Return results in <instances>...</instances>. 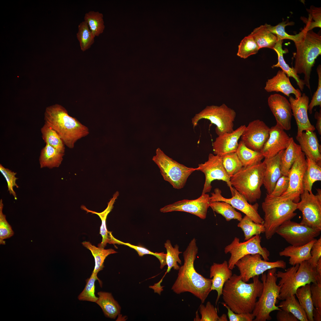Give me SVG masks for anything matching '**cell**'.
<instances>
[{
	"instance_id": "obj_1",
	"label": "cell",
	"mask_w": 321,
	"mask_h": 321,
	"mask_svg": "<svg viewBox=\"0 0 321 321\" xmlns=\"http://www.w3.org/2000/svg\"><path fill=\"white\" fill-rule=\"evenodd\" d=\"M198 250L196 239L193 238L183 253L184 264L178 270L177 278L171 289L177 294L190 292L203 303L212 291V279L204 277L194 268V263Z\"/></svg>"
},
{
	"instance_id": "obj_2",
	"label": "cell",
	"mask_w": 321,
	"mask_h": 321,
	"mask_svg": "<svg viewBox=\"0 0 321 321\" xmlns=\"http://www.w3.org/2000/svg\"><path fill=\"white\" fill-rule=\"evenodd\" d=\"M252 278L253 282L247 283L240 275L234 274L224 285L222 295L224 303L236 313H252L257 298L261 295L263 283L259 276Z\"/></svg>"
},
{
	"instance_id": "obj_3",
	"label": "cell",
	"mask_w": 321,
	"mask_h": 321,
	"mask_svg": "<svg viewBox=\"0 0 321 321\" xmlns=\"http://www.w3.org/2000/svg\"><path fill=\"white\" fill-rule=\"evenodd\" d=\"M44 120V123L57 133L65 145L69 148H73L78 140L89 133L87 127L70 116L66 109L59 104L46 107Z\"/></svg>"
},
{
	"instance_id": "obj_4",
	"label": "cell",
	"mask_w": 321,
	"mask_h": 321,
	"mask_svg": "<svg viewBox=\"0 0 321 321\" xmlns=\"http://www.w3.org/2000/svg\"><path fill=\"white\" fill-rule=\"evenodd\" d=\"M299 33L294 42L296 52L293 54L295 59L294 68L297 74H304L305 85L311 90L312 69L316 59L321 54V36L312 30L307 31L304 27Z\"/></svg>"
},
{
	"instance_id": "obj_5",
	"label": "cell",
	"mask_w": 321,
	"mask_h": 321,
	"mask_svg": "<svg viewBox=\"0 0 321 321\" xmlns=\"http://www.w3.org/2000/svg\"><path fill=\"white\" fill-rule=\"evenodd\" d=\"M262 207L264 213V233L267 240L273 237L283 223L297 215L294 212L297 210V203L291 200H280L270 197L267 193Z\"/></svg>"
},
{
	"instance_id": "obj_6",
	"label": "cell",
	"mask_w": 321,
	"mask_h": 321,
	"mask_svg": "<svg viewBox=\"0 0 321 321\" xmlns=\"http://www.w3.org/2000/svg\"><path fill=\"white\" fill-rule=\"evenodd\" d=\"M265 169L264 162H261L250 167H243L230 177L232 186L250 203L261 197Z\"/></svg>"
},
{
	"instance_id": "obj_7",
	"label": "cell",
	"mask_w": 321,
	"mask_h": 321,
	"mask_svg": "<svg viewBox=\"0 0 321 321\" xmlns=\"http://www.w3.org/2000/svg\"><path fill=\"white\" fill-rule=\"evenodd\" d=\"M275 275L280 278L278 285L281 287L278 300H284L295 295L297 289L307 284L317 282L315 268L307 261L288 268L285 271H278Z\"/></svg>"
},
{
	"instance_id": "obj_8",
	"label": "cell",
	"mask_w": 321,
	"mask_h": 321,
	"mask_svg": "<svg viewBox=\"0 0 321 321\" xmlns=\"http://www.w3.org/2000/svg\"><path fill=\"white\" fill-rule=\"evenodd\" d=\"M276 271V268H274L268 270L267 274L265 273L261 274L263 289L252 312L255 317L253 321L270 320L272 317L270 314L272 311L281 310L276 305L281 288L276 284L278 278L275 275Z\"/></svg>"
},
{
	"instance_id": "obj_9",
	"label": "cell",
	"mask_w": 321,
	"mask_h": 321,
	"mask_svg": "<svg viewBox=\"0 0 321 321\" xmlns=\"http://www.w3.org/2000/svg\"><path fill=\"white\" fill-rule=\"evenodd\" d=\"M152 160L160 169L164 180L176 189L183 188L189 177L196 171V168L187 167L173 159L159 148L156 149Z\"/></svg>"
},
{
	"instance_id": "obj_10",
	"label": "cell",
	"mask_w": 321,
	"mask_h": 321,
	"mask_svg": "<svg viewBox=\"0 0 321 321\" xmlns=\"http://www.w3.org/2000/svg\"><path fill=\"white\" fill-rule=\"evenodd\" d=\"M236 115L234 110L224 103L220 106H207L195 114L192 119L191 122L194 128L201 119L209 120L216 126L215 132L219 136L225 133H231L234 130V122Z\"/></svg>"
},
{
	"instance_id": "obj_11",
	"label": "cell",
	"mask_w": 321,
	"mask_h": 321,
	"mask_svg": "<svg viewBox=\"0 0 321 321\" xmlns=\"http://www.w3.org/2000/svg\"><path fill=\"white\" fill-rule=\"evenodd\" d=\"M261 239L260 235H257L246 241L240 242L238 238L235 237L231 243L226 246L224 249L226 254L229 253L231 254L228 262L229 268L233 270L238 260L249 254H259L264 260L268 261L270 253L266 248L261 246Z\"/></svg>"
},
{
	"instance_id": "obj_12",
	"label": "cell",
	"mask_w": 321,
	"mask_h": 321,
	"mask_svg": "<svg viewBox=\"0 0 321 321\" xmlns=\"http://www.w3.org/2000/svg\"><path fill=\"white\" fill-rule=\"evenodd\" d=\"M242 280L247 282L250 279L259 276L274 268L284 269L286 267V262L283 260L269 262L262 260L259 254H249L245 256L235 263Z\"/></svg>"
},
{
	"instance_id": "obj_13",
	"label": "cell",
	"mask_w": 321,
	"mask_h": 321,
	"mask_svg": "<svg viewBox=\"0 0 321 321\" xmlns=\"http://www.w3.org/2000/svg\"><path fill=\"white\" fill-rule=\"evenodd\" d=\"M297 203V209L301 211L302 218L300 224L321 230V191L316 194L312 191H304Z\"/></svg>"
},
{
	"instance_id": "obj_14",
	"label": "cell",
	"mask_w": 321,
	"mask_h": 321,
	"mask_svg": "<svg viewBox=\"0 0 321 321\" xmlns=\"http://www.w3.org/2000/svg\"><path fill=\"white\" fill-rule=\"evenodd\" d=\"M321 231L289 220L281 225L276 233L291 245L299 246L314 239L320 234Z\"/></svg>"
},
{
	"instance_id": "obj_15",
	"label": "cell",
	"mask_w": 321,
	"mask_h": 321,
	"mask_svg": "<svg viewBox=\"0 0 321 321\" xmlns=\"http://www.w3.org/2000/svg\"><path fill=\"white\" fill-rule=\"evenodd\" d=\"M196 170L202 171L205 176L202 194L210 192L212 188V182L218 180L225 182L230 188L232 196L233 194L234 188L231 184L230 177L223 166L221 157L209 154L208 160L204 163L199 164L198 167L196 168Z\"/></svg>"
},
{
	"instance_id": "obj_16",
	"label": "cell",
	"mask_w": 321,
	"mask_h": 321,
	"mask_svg": "<svg viewBox=\"0 0 321 321\" xmlns=\"http://www.w3.org/2000/svg\"><path fill=\"white\" fill-rule=\"evenodd\" d=\"M307 167L305 155L302 152L288 171L287 190L281 196L276 198L280 200H291L296 203L299 202L300 195L304 191L303 181Z\"/></svg>"
},
{
	"instance_id": "obj_17",
	"label": "cell",
	"mask_w": 321,
	"mask_h": 321,
	"mask_svg": "<svg viewBox=\"0 0 321 321\" xmlns=\"http://www.w3.org/2000/svg\"><path fill=\"white\" fill-rule=\"evenodd\" d=\"M232 197L226 198L221 194V190L218 188H215L211 193L210 201H223L230 204L233 207L240 211L248 216L255 223L263 224V219L258 213L259 205L256 203L254 204H250L245 198L234 188Z\"/></svg>"
},
{
	"instance_id": "obj_18",
	"label": "cell",
	"mask_w": 321,
	"mask_h": 321,
	"mask_svg": "<svg viewBox=\"0 0 321 321\" xmlns=\"http://www.w3.org/2000/svg\"><path fill=\"white\" fill-rule=\"evenodd\" d=\"M210 202V196L208 194H202L196 199L180 200L165 206L161 208L160 210L163 213L184 212L195 215L202 219H204L206 218Z\"/></svg>"
},
{
	"instance_id": "obj_19",
	"label": "cell",
	"mask_w": 321,
	"mask_h": 321,
	"mask_svg": "<svg viewBox=\"0 0 321 321\" xmlns=\"http://www.w3.org/2000/svg\"><path fill=\"white\" fill-rule=\"evenodd\" d=\"M270 128L262 121H252L246 126L241 141L248 148L260 152L269 137Z\"/></svg>"
},
{
	"instance_id": "obj_20",
	"label": "cell",
	"mask_w": 321,
	"mask_h": 321,
	"mask_svg": "<svg viewBox=\"0 0 321 321\" xmlns=\"http://www.w3.org/2000/svg\"><path fill=\"white\" fill-rule=\"evenodd\" d=\"M268 103L276 119V125L284 130H290L292 113L288 100L279 94H275L269 96Z\"/></svg>"
},
{
	"instance_id": "obj_21",
	"label": "cell",
	"mask_w": 321,
	"mask_h": 321,
	"mask_svg": "<svg viewBox=\"0 0 321 321\" xmlns=\"http://www.w3.org/2000/svg\"><path fill=\"white\" fill-rule=\"evenodd\" d=\"M289 101L298 127L297 136L300 135L304 131H314L315 128L310 122L308 115L309 97L305 93L297 98L290 96Z\"/></svg>"
},
{
	"instance_id": "obj_22",
	"label": "cell",
	"mask_w": 321,
	"mask_h": 321,
	"mask_svg": "<svg viewBox=\"0 0 321 321\" xmlns=\"http://www.w3.org/2000/svg\"><path fill=\"white\" fill-rule=\"evenodd\" d=\"M292 137L277 125L270 128L269 137L260 152L264 158L272 157L289 145Z\"/></svg>"
},
{
	"instance_id": "obj_23",
	"label": "cell",
	"mask_w": 321,
	"mask_h": 321,
	"mask_svg": "<svg viewBox=\"0 0 321 321\" xmlns=\"http://www.w3.org/2000/svg\"><path fill=\"white\" fill-rule=\"evenodd\" d=\"M246 127L245 125H241L231 133L218 136L212 144L214 154L222 157L227 154L236 152L238 140Z\"/></svg>"
},
{
	"instance_id": "obj_24",
	"label": "cell",
	"mask_w": 321,
	"mask_h": 321,
	"mask_svg": "<svg viewBox=\"0 0 321 321\" xmlns=\"http://www.w3.org/2000/svg\"><path fill=\"white\" fill-rule=\"evenodd\" d=\"M284 151H280L272 157L265 158L263 161L265 169L263 185L268 194L271 193L277 181L282 175L281 169V159Z\"/></svg>"
},
{
	"instance_id": "obj_25",
	"label": "cell",
	"mask_w": 321,
	"mask_h": 321,
	"mask_svg": "<svg viewBox=\"0 0 321 321\" xmlns=\"http://www.w3.org/2000/svg\"><path fill=\"white\" fill-rule=\"evenodd\" d=\"M296 138L306 157L321 166V146L316 133L310 131H303L300 135L297 136Z\"/></svg>"
},
{
	"instance_id": "obj_26",
	"label": "cell",
	"mask_w": 321,
	"mask_h": 321,
	"mask_svg": "<svg viewBox=\"0 0 321 321\" xmlns=\"http://www.w3.org/2000/svg\"><path fill=\"white\" fill-rule=\"evenodd\" d=\"M264 88L268 92H281L288 97L290 94H294L295 98L302 95L300 90L292 86L289 77L281 70H279L275 76L268 80Z\"/></svg>"
},
{
	"instance_id": "obj_27",
	"label": "cell",
	"mask_w": 321,
	"mask_h": 321,
	"mask_svg": "<svg viewBox=\"0 0 321 321\" xmlns=\"http://www.w3.org/2000/svg\"><path fill=\"white\" fill-rule=\"evenodd\" d=\"M232 270L228 267V262L225 260L221 264L213 263L210 268V278L212 279V290H216L218 293L215 303L217 304L221 295L225 282L232 275Z\"/></svg>"
},
{
	"instance_id": "obj_28",
	"label": "cell",
	"mask_w": 321,
	"mask_h": 321,
	"mask_svg": "<svg viewBox=\"0 0 321 321\" xmlns=\"http://www.w3.org/2000/svg\"><path fill=\"white\" fill-rule=\"evenodd\" d=\"M316 240L315 239L310 242L303 246H289L280 251V256L290 257L289 263L292 266L300 264L302 262L309 259L311 257L310 251L312 246Z\"/></svg>"
},
{
	"instance_id": "obj_29",
	"label": "cell",
	"mask_w": 321,
	"mask_h": 321,
	"mask_svg": "<svg viewBox=\"0 0 321 321\" xmlns=\"http://www.w3.org/2000/svg\"><path fill=\"white\" fill-rule=\"evenodd\" d=\"M283 40H278L275 45L273 50L276 53L278 56V62L275 64L271 67H280L288 77H292L295 80L297 84L300 91H302L305 85L304 80L300 79V76L296 73L294 67H291L286 63L284 58L283 55L288 52L287 49L283 50L282 48Z\"/></svg>"
},
{
	"instance_id": "obj_30",
	"label": "cell",
	"mask_w": 321,
	"mask_h": 321,
	"mask_svg": "<svg viewBox=\"0 0 321 321\" xmlns=\"http://www.w3.org/2000/svg\"><path fill=\"white\" fill-rule=\"evenodd\" d=\"M119 195V193L118 191H117L115 193L112 197L108 203V206L101 213H97L89 210L83 205H82L81 207L82 209L86 211L87 213H91L97 214L101 220L102 223L100 227V234L102 236V239L101 242L98 245V247L104 248L107 243L112 244L111 240L109 234L110 232L107 230L106 228V221L107 215L113 208L114 203Z\"/></svg>"
},
{
	"instance_id": "obj_31",
	"label": "cell",
	"mask_w": 321,
	"mask_h": 321,
	"mask_svg": "<svg viewBox=\"0 0 321 321\" xmlns=\"http://www.w3.org/2000/svg\"><path fill=\"white\" fill-rule=\"evenodd\" d=\"M64 153L46 144L41 150L39 158L41 168L52 169L58 167L63 160Z\"/></svg>"
},
{
	"instance_id": "obj_32",
	"label": "cell",
	"mask_w": 321,
	"mask_h": 321,
	"mask_svg": "<svg viewBox=\"0 0 321 321\" xmlns=\"http://www.w3.org/2000/svg\"><path fill=\"white\" fill-rule=\"evenodd\" d=\"M98 299L96 302L102 309L105 316L115 319L120 313L121 307L110 292L100 291L97 293Z\"/></svg>"
},
{
	"instance_id": "obj_33",
	"label": "cell",
	"mask_w": 321,
	"mask_h": 321,
	"mask_svg": "<svg viewBox=\"0 0 321 321\" xmlns=\"http://www.w3.org/2000/svg\"><path fill=\"white\" fill-rule=\"evenodd\" d=\"M250 34L259 49L267 48L273 50L278 41L277 37L269 30L265 24L255 28Z\"/></svg>"
},
{
	"instance_id": "obj_34",
	"label": "cell",
	"mask_w": 321,
	"mask_h": 321,
	"mask_svg": "<svg viewBox=\"0 0 321 321\" xmlns=\"http://www.w3.org/2000/svg\"><path fill=\"white\" fill-rule=\"evenodd\" d=\"M302 152L299 145L296 143L292 137L289 145L284 150L281 157V169L282 175L287 176L289 170Z\"/></svg>"
},
{
	"instance_id": "obj_35",
	"label": "cell",
	"mask_w": 321,
	"mask_h": 321,
	"mask_svg": "<svg viewBox=\"0 0 321 321\" xmlns=\"http://www.w3.org/2000/svg\"><path fill=\"white\" fill-rule=\"evenodd\" d=\"M236 153L243 167L246 168L258 164L264 158L260 152L253 150L239 142Z\"/></svg>"
},
{
	"instance_id": "obj_36",
	"label": "cell",
	"mask_w": 321,
	"mask_h": 321,
	"mask_svg": "<svg viewBox=\"0 0 321 321\" xmlns=\"http://www.w3.org/2000/svg\"><path fill=\"white\" fill-rule=\"evenodd\" d=\"M306 160L307 167L303 177V187L304 191L310 192L314 183L321 180V167L309 158Z\"/></svg>"
},
{
	"instance_id": "obj_37",
	"label": "cell",
	"mask_w": 321,
	"mask_h": 321,
	"mask_svg": "<svg viewBox=\"0 0 321 321\" xmlns=\"http://www.w3.org/2000/svg\"><path fill=\"white\" fill-rule=\"evenodd\" d=\"M82 243L91 251L94 257L95 266L92 273L97 275L104 268V262L106 257L110 254L117 253L112 248L106 249L103 248L97 247L89 242L84 241Z\"/></svg>"
},
{
	"instance_id": "obj_38",
	"label": "cell",
	"mask_w": 321,
	"mask_h": 321,
	"mask_svg": "<svg viewBox=\"0 0 321 321\" xmlns=\"http://www.w3.org/2000/svg\"><path fill=\"white\" fill-rule=\"evenodd\" d=\"M278 306L281 310L291 313L299 320L308 321L306 314L296 299L295 295L282 300Z\"/></svg>"
},
{
	"instance_id": "obj_39",
	"label": "cell",
	"mask_w": 321,
	"mask_h": 321,
	"mask_svg": "<svg viewBox=\"0 0 321 321\" xmlns=\"http://www.w3.org/2000/svg\"><path fill=\"white\" fill-rule=\"evenodd\" d=\"M295 295L306 314L308 321H314L313 311L314 307L311 298V284L298 288Z\"/></svg>"
},
{
	"instance_id": "obj_40",
	"label": "cell",
	"mask_w": 321,
	"mask_h": 321,
	"mask_svg": "<svg viewBox=\"0 0 321 321\" xmlns=\"http://www.w3.org/2000/svg\"><path fill=\"white\" fill-rule=\"evenodd\" d=\"M164 247L166 249V263L167 265V269L165 274L161 280L157 283L158 285L160 286V283L165 275L169 273L173 268L174 270H178L180 267L178 263L181 265L182 262L179 258V255L182 252L179 250V246L177 244L173 247L169 240H167L164 243Z\"/></svg>"
},
{
	"instance_id": "obj_41",
	"label": "cell",
	"mask_w": 321,
	"mask_h": 321,
	"mask_svg": "<svg viewBox=\"0 0 321 321\" xmlns=\"http://www.w3.org/2000/svg\"><path fill=\"white\" fill-rule=\"evenodd\" d=\"M210 207L213 211L221 215L227 221L233 219L240 221L242 218L240 213L237 211L230 204L225 202L210 201Z\"/></svg>"
},
{
	"instance_id": "obj_42",
	"label": "cell",
	"mask_w": 321,
	"mask_h": 321,
	"mask_svg": "<svg viewBox=\"0 0 321 321\" xmlns=\"http://www.w3.org/2000/svg\"><path fill=\"white\" fill-rule=\"evenodd\" d=\"M43 139L47 144L61 152L64 153L65 144L57 133L44 123L40 130Z\"/></svg>"
},
{
	"instance_id": "obj_43",
	"label": "cell",
	"mask_w": 321,
	"mask_h": 321,
	"mask_svg": "<svg viewBox=\"0 0 321 321\" xmlns=\"http://www.w3.org/2000/svg\"><path fill=\"white\" fill-rule=\"evenodd\" d=\"M237 226L243 232L244 240L246 241L253 236L264 233L265 228L263 224H257L248 216L245 215L239 221Z\"/></svg>"
},
{
	"instance_id": "obj_44",
	"label": "cell",
	"mask_w": 321,
	"mask_h": 321,
	"mask_svg": "<svg viewBox=\"0 0 321 321\" xmlns=\"http://www.w3.org/2000/svg\"><path fill=\"white\" fill-rule=\"evenodd\" d=\"M84 18L95 37L98 36L103 33L105 26L102 13L90 11L85 14Z\"/></svg>"
},
{
	"instance_id": "obj_45",
	"label": "cell",
	"mask_w": 321,
	"mask_h": 321,
	"mask_svg": "<svg viewBox=\"0 0 321 321\" xmlns=\"http://www.w3.org/2000/svg\"><path fill=\"white\" fill-rule=\"evenodd\" d=\"M76 36L81 50L84 51L90 48L95 41V37L87 23L84 21L79 24Z\"/></svg>"
},
{
	"instance_id": "obj_46",
	"label": "cell",
	"mask_w": 321,
	"mask_h": 321,
	"mask_svg": "<svg viewBox=\"0 0 321 321\" xmlns=\"http://www.w3.org/2000/svg\"><path fill=\"white\" fill-rule=\"evenodd\" d=\"M97 280L98 281L100 285L102 286V282L98 278L97 275L92 273L90 278L86 280V284L84 289L78 297L79 300L96 303L98 299L95 293V283Z\"/></svg>"
},
{
	"instance_id": "obj_47",
	"label": "cell",
	"mask_w": 321,
	"mask_h": 321,
	"mask_svg": "<svg viewBox=\"0 0 321 321\" xmlns=\"http://www.w3.org/2000/svg\"><path fill=\"white\" fill-rule=\"evenodd\" d=\"M111 238L112 240L113 244L123 245L128 246L130 247L135 249L138 253L139 255L142 257L145 254H151L155 256L159 260L160 263V269H162L166 265V254L163 252L160 253L152 252L148 249L141 246H136L131 244L128 243H125L121 241L114 238L111 234V232H110Z\"/></svg>"
},
{
	"instance_id": "obj_48",
	"label": "cell",
	"mask_w": 321,
	"mask_h": 321,
	"mask_svg": "<svg viewBox=\"0 0 321 321\" xmlns=\"http://www.w3.org/2000/svg\"><path fill=\"white\" fill-rule=\"evenodd\" d=\"M259 48L250 34L245 37L238 46L237 55L240 58L246 59L251 55L256 54Z\"/></svg>"
},
{
	"instance_id": "obj_49",
	"label": "cell",
	"mask_w": 321,
	"mask_h": 321,
	"mask_svg": "<svg viewBox=\"0 0 321 321\" xmlns=\"http://www.w3.org/2000/svg\"><path fill=\"white\" fill-rule=\"evenodd\" d=\"M221 158L224 168L230 177L243 167L236 152L227 154Z\"/></svg>"
},
{
	"instance_id": "obj_50",
	"label": "cell",
	"mask_w": 321,
	"mask_h": 321,
	"mask_svg": "<svg viewBox=\"0 0 321 321\" xmlns=\"http://www.w3.org/2000/svg\"><path fill=\"white\" fill-rule=\"evenodd\" d=\"M293 24V22L286 21H283L274 26L266 23L265 24L269 30L277 37L278 40H283L284 39H289L292 40L294 42L298 38L300 35L299 33L295 35H292L288 34L285 31V27L286 26Z\"/></svg>"
},
{
	"instance_id": "obj_51",
	"label": "cell",
	"mask_w": 321,
	"mask_h": 321,
	"mask_svg": "<svg viewBox=\"0 0 321 321\" xmlns=\"http://www.w3.org/2000/svg\"><path fill=\"white\" fill-rule=\"evenodd\" d=\"M4 204L1 199L0 200V244H5L4 239L9 238L13 235L14 232L12 227L6 219V216L2 212Z\"/></svg>"
},
{
	"instance_id": "obj_52",
	"label": "cell",
	"mask_w": 321,
	"mask_h": 321,
	"mask_svg": "<svg viewBox=\"0 0 321 321\" xmlns=\"http://www.w3.org/2000/svg\"><path fill=\"white\" fill-rule=\"evenodd\" d=\"M309 13L308 19L305 21L304 27L307 31L312 30L316 27H321V8L314 6H310L307 10Z\"/></svg>"
},
{
	"instance_id": "obj_53",
	"label": "cell",
	"mask_w": 321,
	"mask_h": 321,
	"mask_svg": "<svg viewBox=\"0 0 321 321\" xmlns=\"http://www.w3.org/2000/svg\"><path fill=\"white\" fill-rule=\"evenodd\" d=\"M199 311L201 315L200 321H222L221 317L218 314L217 309L208 301L205 306L202 303L199 306Z\"/></svg>"
},
{
	"instance_id": "obj_54",
	"label": "cell",
	"mask_w": 321,
	"mask_h": 321,
	"mask_svg": "<svg viewBox=\"0 0 321 321\" xmlns=\"http://www.w3.org/2000/svg\"><path fill=\"white\" fill-rule=\"evenodd\" d=\"M0 171L7 182L8 190L10 194L16 199L17 195L14 190L15 187L17 188L19 187L16 183V180L18 179L15 176L16 173L4 167L1 164H0Z\"/></svg>"
},
{
	"instance_id": "obj_55",
	"label": "cell",
	"mask_w": 321,
	"mask_h": 321,
	"mask_svg": "<svg viewBox=\"0 0 321 321\" xmlns=\"http://www.w3.org/2000/svg\"><path fill=\"white\" fill-rule=\"evenodd\" d=\"M317 71L318 78V86L308 106V110L311 114L312 113L314 106H318L320 107L321 106V66L320 64L317 66Z\"/></svg>"
},
{
	"instance_id": "obj_56",
	"label": "cell",
	"mask_w": 321,
	"mask_h": 321,
	"mask_svg": "<svg viewBox=\"0 0 321 321\" xmlns=\"http://www.w3.org/2000/svg\"><path fill=\"white\" fill-rule=\"evenodd\" d=\"M289 179L288 176L282 175L276 182L271 193L268 195L270 197H277L281 196L287 190Z\"/></svg>"
},
{
	"instance_id": "obj_57",
	"label": "cell",
	"mask_w": 321,
	"mask_h": 321,
	"mask_svg": "<svg viewBox=\"0 0 321 321\" xmlns=\"http://www.w3.org/2000/svg\"><path fill=\"white\" fill-rule=\"evenodd\" d=\"M221 303L227 309V315L230 321H252L255 318L252 313H236L224 302Z\"/></svg>"
},
{
	"instance_id": "obj_58",
	"label": "cell",
	"mask_w": 321,
	"mask_h": 321,
	"mask_svg": "<svg viewBox=\"0 0 321 321\" xmlns=\"http://www.w3.org/2000/svg\"><path fill=\"white\" fill-rule=\"evenodd\" d=\"M311 258L308 262L312 267L315 268L317 262L321 258V237L313 243L310 251Z\"/></svg>"
},
{
	"instance_id": "obj_59",
	"label": "cell",
	"mask_w": 321,
	"mask_h": 321,
	"mask_svg": "<svg viewBox=\"0 0 321 321\" xmlns=\"http://www.w3.org/2000/svg\"><path fill=\"white\" fill-rule=\"evenodd\" d=\"M311 290L313 306L321 312V283H312Z\"/></svg>"
},
{
	"instance_id": "obj_60",
	"label": "cell",
	"mask_w": 321,
	"mask_h": 321,
	"mask_svg": "<svg viewBox=\"0 0 321 321\" xmlns=\"http://www.w3.org/2000/svg\"><path fill=\"white\" fill-rule=\"evenodd\" d=\"M276 318L278 321H299L291 313L281 310L277 312Z\"/></svg>"
},
{
	"instance_id": "obj_61",
	"label": "cell",
	"mask_w": 321,
	"mask_h": 321,
	"mask_svg": "<svg viewBox=\"0 0 321 321\" xmlns=\"http://www.w3.org/2000/svg\"><path fill=\"white\" fill-rule=\"evenodd\" d=\"M315 118L317 119V122L316 128L317 129L319 134L321 135V109L319 111H316L314 114Z\"/></svg>"
},
{
	"instance_id": "obj_62",
	"label": "cell",
	"mask_w": 321,
	"mask_h": 321,
	"mask_svg": "<svg viewBox=\"0 0 321 321\" xmlns=\"http://www.w3.org/2000/svg\"><path fill=\"white\" fill-rule=\"evenodd\" d=\"M317 282L321 283V258L318 260L315 267Z\"/></svg>"
},
{
	"instance_id": "obj_63",
	"label": "cell",
	"mask_w": 321,
	"mask_h": 321,
	"mask_svg": "<svg viewBox=\"0 0 321 321\" xmlns=\"http://www.w3.org/2000/svg\"><path fill=\"white\" fill-rule=\"evenodd\" d=\"M313 317L314 321H321V312L314 307L313 311Z\"/></svg>"
}]
</instances>
